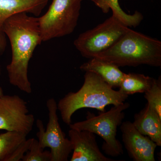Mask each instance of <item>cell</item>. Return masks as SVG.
<instances>
[{"instance_id":"obj_1","label":"cell","mask_w":161,"mask_h":161,"mask_svg":"<svg viewBox=\"0 0 161 161\" xmlns=\"http://www.w3.org/2000/svg\"><path fill=\"white\" fill-rule=\"evenodd\" d=\"M28 14L21 12L12 15L4 24V31L11 48V60L6 66L9 83L29 94L32 88L28 76L29 64L42 41L38 18Z\"/></svg>"},{"instance_id":"obj_2","label":"cell","mask_w":161,"mask_h":161,"mask_svg":"<svg viewBox=\"0 0 161 161\" xmlns=\"http://www.w3.org/2000/svg\"><path fill=\"white\" fill-rule=\"evenodd\" d=\"M128 96L119 90L113 89L95 73L86 72L83 85L80 89L68 93L59 100L57 107L62 120L69 125L72 115L78 110L90 108L104 112L107 106L122 104Z\"/></svg>"},{"instance_id":"obj_3","label":"cell","mask_w":161,"mask_h":161,"mask_svg":"<svg viewBox=\"0 0 161 161\" xmlns=\"http://www.w3.org/2000/svg\"><path fill=\"white\" fill-rule=\"evenodd\" d=\"M94 58L119 67L142 64L161 67V42L130 28L113 46Z\"/></svg>"},{"instance_id":"obj_4","label":"cell","mask_w":161,"mask_h":161,"mask_svg":"<svg viewBox=\"0 0 161 161\" xmlns=\"http://www.w3.org/2000/svg\"><path fill=\"white\" fill-rule=\"evenodd\" d=\"M130 106L129 103H124L98 115L87 112L85 120L71 123L70 129L86 130L99 136L104 141L102 148L107 155L113 157L122 155V145L116 138L117 129L125 118V111Z\"/></svg>"},{"instance_id":"obj_5","label":"cell","mask_w":161,"mask_h":161,"mask_svg":"<svg viewBox=\"0 0 161 161\" xmlns=\"http://www.w3.org/2000/svg\"><path fill=\"white\" fill-rule=\"evenodd\" d=\"M83 0H53L47 11L38 18L42 42L71 34L78 24Z\"/></svg>"},{"instance_id":"obj_6","label":"cell","mask_w":161,"mask_h":161,"mask_svg":"<svg viewBox=\"0 0 161 161\" xmlns=\"http://www.w3.org/2000/svg\"><path fill=\"white\" fill-rule=\"evenodd\" d=\"M129 29L112 15L95 28L80 34L74 45L83 57L91 59L113 46Z\"/></svg>"},{"instance_id":"obj_7","label":"cell","mask_w":161,"mask_h":161,"mask_svg":"<svg viewBox=\"0 0 161 161\" xmlns=\"http://www.w3.org/2000/svg\"><path fill=\"white\" fill-rule=\"evenodd\" d=\"M48 112V122L46 129L40 119L36 122L38 132L36 136L39 144L43 149L49 148L52 155L51 161H67L73 148L69 139L66 138L60 128L57 111V103L53 98L47 101Z\"/></svg>"},{"instance_id":"obj_8","label":"cell","mask_w":161,"mask_h":161,"mask_svg":"<svg viewBox=\"0 0 161 161\" xmlns=\"http://www.w3.org/2000/svg\"><path fill=\"white\" fill-rule=\"evenodd\" d=\"M35 120L34 116L29 114L27 103L20 96L3 94L0 97V130L27 135Z\"/></svg>"},{"instance_id":"obj_9","label":"cell","mask_w":161,"mask_h":161,"mask_svg":"<svg viewBox=\"0 0 161 161\" xmlns=\"http://www.w3.org/2000/svg\"><path fill=\"white\" fill-rule=\"evenodd\" d=\"M120 126L123 142L130 158L135 161H155L156 144L139 132L131 122H124Z\"/></svg>"},{"instance_id":"obj_10","label":"cell","mask_w":161,"mask_h":161,"mask_svg":"<svg viewBox=\"0 0 161 161\" xmlns=\"http://www.w3.org/2000/svg\"><path fill=\"white\" fill-rule=\"evenodd\" d=\"M68 134L73 148L70 161H114L100 151L93 132L70 129Z\"/></svg>"},{"instance_id":"obj_11","label":"cell","mask_w":161,"mask_h":161,"mask_svg":"<svg viewBox=\"0 0 161 161\" xmlns=\"http://www.w3.org/2000/svg\"><path fill=\"white\" fill-rule=\"evenodd\" d=\"M48 0H0V55L7 46V37L4 31L6 20L13 15L25 12L40 15L46 7Z\"/></svg>"},{"instance_id":"obj_12","label":"cell","mask_w":161,"mask_h":161,"mask_svg":"<svg viewBox=\"0 0 161 161\" xmlns=\"http://www.w3.org/2000/svg\"><path fill=\"white\" fill-rule=\"evenodd\" d=\"M133 125L142 134L151 139L157 146H161V117L147 103L134 116Z\"/></svg>"},{"instance_id":"obj_13","label":"cell","mask_w":161,"mask_h":161,"mask_svg":"<svg viewBox=\"0 0 161 161\" xmlns=\"http://www.w3.org/2000/svg\"><path fill=\"white\" fill-rule=\"evenodd\" d=\"M80 69L95 73L113 88L119 87L125 74L115 64L95 58L81 64Z\"/></svg>"},{"instance_id":"obj_14","label":"cell","mask_w":161,"mask_h":161,"mask_svg":"<svg viewBox=\"0 0 161 161\" xmlns=\"http://www.w3.org/2000/svg\"><path fill=\"white\" fill-rule=\"evenodd\" d=\"M153 79L142 74L125 73L119 88L121 92L128 95L145 93L151 87Z\"/></svg>"},{"instance_id":"obj_15","label":"cell","mask_w":161,"mask_h":161,"mask_svg":"<svg viewBox=\"0 0 161 161\" xmlns=\"http://www.w3.org/2000/svg\"><path fill=\"white\" fill-rule=\"evenodd\" d=\"M100 9L105 13L112 9V15L128 27L138 26L143 18L139 12H135L132 15L125 13L119 6L118 0H102Z\"/></svg>"},{"instance_id":"obj_16","label":"cell","mask_w":161,"mask_h":161,"mask_svg":"<svg viewBox=\"0 0 161 161\" xmlns=\"http://www.w3.org/2000/svg\"><path fill=\"white\" fill-rule=\"evenodd\" d=\"M27 135L6 131L0 134V161H6L16 149L26 139Z\"/></svg>"},{"instance_id":"obj_17","label":"cell","mask_w":161,"mask_h":161,"mask_svg":"<svg viewBox=\"0 0 161 161\" xmlns=\"http://www.w3.org/2000/svg\"><path fill=\"white\" fill-rule=\"evenodd\" d=\"M144 97L147 103L161 117V79H153L151 87L145 92Z\"/></svg>"},{"instance_id":"obj_18","label":"cell","mask_w":161,"mask_h":161,"mask_svg":"<svg viewBox=\"0 0 161 161\" xmlns=\"http://www.w3.org/2000/svg\"><path fill=\"white\" fill-rule=\"evenodd\" d=\"M39 144V141L33 138L29 150L24 155L23 161H51L50 151L44 150Z\"/></svg>"},{"instance_id":"obj_19","label":"cell","mask_w":161,"mask_h":161,"mask_svg":"<svg viewBox=\"0 0 161 161\" xmlns=\"http://www.w3.org/2000/svg\"><path fill=\"white\" fill-rule=\"evenodd\" d=\"M33 138L26 139L22 143L19 147L12 153L11 155L6 160V161H22L24 155L29 150Z\"/></svg>"},{"instance_id":"obj_20","label":"cell","mask_w":161,"mask_h":161,"mask_svg":"<svg viewBox=\"0 0 161 161\" xmlns=\"http://www.w3.org/2000/svg\"><path fill=\"white\" fill-rule=\"evenodd\" d=\"M89 1H92L93 3H95L96 6L100 8L101 6L102 0H89Z\"/></svg>"},{"instance_id":"obj_21","label":"cell","mask_w":161,"mask_h":161,"mask_svg":"<svg viewBox=\"0 0 161 161\" xmlns=\"http://www.w3.org/2000/svg\"><path fill=\"white\" fill-rule=\"evenodd\" d=\"M3 95V89L2 88L1 86H0V97H1L2 95Z\"/></svg>"},{"instance_id":"obj_22","label":"cell","mask_w":161,"mask_h":161,"mask_svg":"<svg viewBox=\"0 0 161 161\" xmlns=\"http://www.w3.org/2000/svg\"><path fill=\"white\" fill-rule=\"evenodd\" d=\"M1 72H2V70H1V65H0V77H1Z\"/></svg>"}]
</instances>
